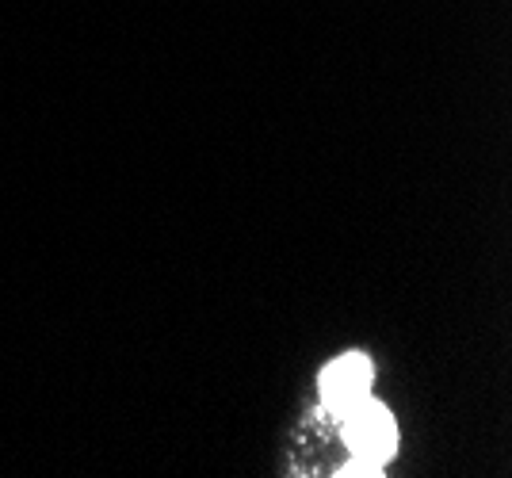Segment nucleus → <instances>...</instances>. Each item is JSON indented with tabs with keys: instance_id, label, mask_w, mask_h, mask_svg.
<instances>
[{
	"instance_id": "nucleus-1",
	"label": "nucleus",
	"mask_w": 512,
	"mask_h": 478,
	"mask_svg": "<svg viewBox=\"0 0 512 478\" xmlns=\"http://www.w3.org/2000/svg\"><path fill=\"white\" fill-rule=\"evenodd\" d=\"M337 421H341L344 444L352 452V459L337 475H383L386 463L398 452V425H394L390 410L379 398L367 394L356 406H348Z\"/></svg>"
},
{
	"instance_id": "nucleus-2",
	"label": "nucleus",
	"mask_w": 512,
	"mask_h": 478,
	"mask_svg": "<svg viewBox=\"0 0 512 478\" xmlns=\"http://www.w3.org/2000/svg\"><path fill=\"white\" fill-rule=\"evenodd\" d=\"M371 383H375V364L363 352H344V356H337L329 368L321 371L318 379L321 406L333 413V417H341L348 406H356L360 398L371 394Z\"/></svg>"
}]
</instances>
